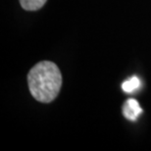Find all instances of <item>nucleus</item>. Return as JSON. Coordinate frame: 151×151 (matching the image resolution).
Here are the masks:
<instances>
[{
  "label": "nucleus",
  "mask_w": 151,
  "mask_h": 151,
  "mask_svg": "<svg viewBox=\"0 0 151 151\" xmlns=\"http://www.w3.org/2000/svg\"><path fill=\"white\" fill-rule=\"evenodd\" d=\"M29 88L35 100L43 103L53 101L62 86V75L58 66L51 61H41L28 74Z\"/></svg>",
  "instance_id": "1"
},
{
  "label": "nucleus",
  "mask_w": 151,
  "mask_h": 151,
  "mask_svg": "<svg viewBox=\"0 0 151 151\" xmlns=\"http://www.w3.org/2000/svg\"><path fill=\"white\" fill-rule=\"evenodd\" d=\"M142 113V108L139 106V103L134 98H129L126 101L123 106V114L129 121L137 120L138 116Z\"/></svg>",
  "instance_id": "2"
},
{
  "label": "nucleus",
  "mask_w": 151,
  "mask_h": 151,
  "mask_svg": "<svg viewBox=\"0 0 151 151\" xmlns=\"http://www.w3.org/2000/svg\"><path fill=\"white\" fill-rule=\"evenodd\" d=\"M141 81L137 76H134L131 78H129L128 81H125L122 83V89L126 93H132L134 90H137L138 87L140 86Z\"/></svg>",
  "instance_id": "3"
},
{
  "label": "nucleus",
  "mask_w": 151,
  "mask_h": 151,
  "mask_svg": "<svg viewBox=\"0 0 151 151\" xmlns=\"http://www.w3.org/2000/svg\"><path fill=\"white\" fill-rule=\"evenodd\" d=\"M23 9L27 11H37L40 9L47 0H19Z\"/></svg>",
  "instance_id": "4"
}]
</instances>
